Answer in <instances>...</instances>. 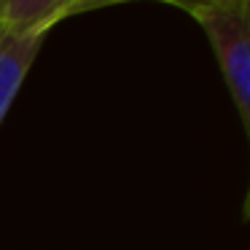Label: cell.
<instances>
[{
	"mask_svg": "<svg viewBox=\"0 0 250 250\" xmlns=\"http://www.w3.org/2000/svg\"><path fill=\"white\" fill-rule=\"evenodd\" d=\"M0 8H3V0H0Z\"/></svg>",
	"mask_w": 250,
	"mask_h": 250,
	"instance_id": "cell-6",
	"label": "cell"
},
{
	"mask_svg": "<svg viewBox=\"0 0 250 250\" xmlns=\"http://www.w3.org/2000/svg\"><path fill=\"white\" fill-rule=\"evenodd\" d=\"M215 51L242 129L250 132V0H223L191 8Z\"/></svg>",
	"mask_w": 250,
	"mask_h": 250,
	"instance_id": "cell-1",
	"label": "cell"
},
{
	"mask_svg": "<svg viewBox=\"0 0 250 250\" xmlns=\"http://www.w3.org/2000/svg\"><path fill=\"white\" fill-rule=\"evenodd\" d=\"M207 3H223V0H178L175 6H180V8H186V11H191V8H196V6H207Z\"/></svg>",
	"mask_w": 250,
	"mask_h": 250,
	"instance_id": "cell-5",
	"label": "cell"
},
{
	"mask_svg": "<svg viewBox=\"0 0 250 250\" xmlns=\"http://www.w3.org/2000/svg\"><path fill=\"white\" fill-rule=\"evenodd\" d=\"M51 27L14 30L0 24V124L19 94Z\"/></svg>",
	"mask_w": 250,
	"mask_h": 250,
	"instance_id": "cell-2",
	"label": "cell"
},
{
	"mask_svg": "<svg viewBox=\"0 0 250 250\" xmlns=\"http://www.w3.org/2000/svg\"><path fill=\"white\" fill-rule=\"evenodd\" d=\"M119 3H135V0H70V17L81 11H92V8H105V6H119ZM164 3H178V0H164Z\"/></svg>",
	"mask_w": 250,
	"mask_h": 250,
	"instance_id": "cell-4",
	"label": "cell"
},
{
	"mask_svg": "<svg viewBox=\"0 0 250 250\" xmlns=\"http://www.w3.org/2000/svg\"><path fill=\"white\" fill-rule=\"evenodd\" d=\"M70 17V0H3L0 24L14 30L54 27Z\"/></svg>",
	"mask_w": 250,
	"mask_h": 250,
	"instance_id": "cell-3",
	"label": "cell"
}]
</instances>
